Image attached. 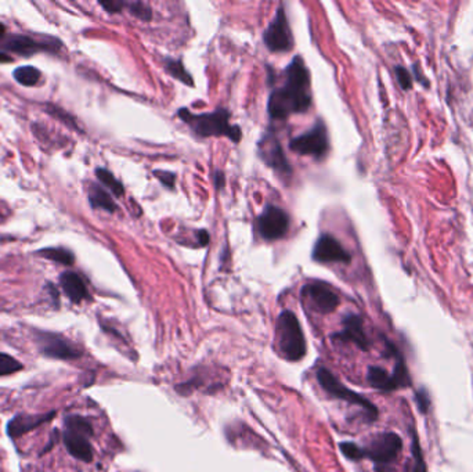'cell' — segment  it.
Listing matches in <instances>:
<instances>
[{"mask_svg": "<svg viewBox=\"0 0 473 472\" xmlns=\"http://www.w3.org/2000/svg\"><path fill=\"white\" fill-rule=\"evenodd\" d=\"M310 105V76L304 61L297 55L285 69L284 86L270 94L268 115L272 119H285L290 114L306 112Z\"/></svg>", "mask_w": 473, "mask_h": 472, "instance_id": "obj_1", "label": "cell"}, {"mask_svg": "<svg viewBox=\"0 0 473 472\" xmlns=\"http://www.w3.org/2000/svg\"><path fill=\"white\" fill-rule=\"evenodd\" d=\"M178 116L201 137L227 136L231 141L241 140L239 126L230 123V114L227 109H217L209 114H191L185 108L178 109Z\"/></svg>", "mask_w": 473, "mask_h": 472, "instance_id": "obj_2", "label": "cell"}, {"mask_svg": "<svg viewBox=\"0 0 473 472\" xmlns=\"http://www.w3.org/2000/svg\"><path fill=\"white\" fill-rule=\"evenodd\" d=\"M277 338L279 353L289 361H299L306 354V341L297 317L284 310L277 321Z\"/></svg>", "mask_w": 473, "mask_h": 472, "instance_id": "obj_3", "label": "cell"}, {"mask_svg": "<svg viewBox=\"0 0 473 472\" xmlns=\"http://www.w3.org/2000/svg\"><path fill=\"white\" fill-rule=\"evenodd\" d=\"M93 435L90 422L80 415H69L65 418L64 443L68 453L84 462L93 460V447L89 437Z\"/></svg>", "mask_w": 473, "mask_h": 472, "instance_id": "obj_4", "label": "cell"}, {"mask_svg": "<svg viewBox=\"0 0 473 472\" xmlns=\"http://www.w3.org/2000/svg\"><path fill=\"white\" fill-rule=\"evenodd\" d=\"M317 381L321 385V388L328 392L332 397H336L339 400H344L347 403L360 406L361 408H364L368 412L369 419H376L378 418V408L364 396H361L360 393L349 389L347 386H344L329 370L326 368H319L317 371Z\"/></svg>", "mask_w": 473, "mask_h": 472, "instance_id": "obj_5", "label": "cell"}, {"mask_svg": "<svg viewBox=\"0 0 473 472\" xmlns=\"http://www.w3.org/2000/svg\"><path fill=\"white\" fill-rule=\"evenodd\" d=\"M402 448L401 437L394 432H383L376 435L367 447H364V457L376 464V471L380 472L389 462L397 458Z\"/></svg>", "mask_w": 473, "mask_h": 472, "instance_id": "obj_6", "label": "cell"}, {"mask_svg": "<svg viewBox=\"0 0 473 472\" xmlns=\"http://www.w3.org/2000/svg\"><path fill=\"white\" fill-rule=\"evenodd\" d=\"M0 47L10 50L12 53L21 54L28 57L37 51H50L57 53L61 48V42L54 37H44L37 40L35 37L26 35H8L6 33L4 37L0 40Z\"/></svg>", "mask_w": 473, "mask_h": 472, "instance_id": "obj_7", "label": "cell"}, {"mask_svg": "<svg viewBox=\"0 0 473 472\" xmlns=\"http://www.w3.org/2000/svg\"><path fill=\"white\" fill-rule=\"evenodd\" d=\"M289 148L300 155H313L322 158L328 151V134L322 122H318L307 133L290 140Z\"/></svg>", "mask_w": 473, "mask_h": 472, "instance_id": "obj_8", "label": "cell"}, {"mask_svg": "<svg viewBox=\"0 0 473 472\" xmlns=\"http://www.w3.org/2000/svg\"><path fill=\"white\" fill-rule=\"evenodd\" d=\"M37 346L46 357L58 360H71L80 357V349L66 338L53 332H39L36 336Z\"/></svg>", "mask_w": 473, "mask_h": 472, "instance_id": "obj_9", "label": "cell"}, {"mask_svg": "<svg viewBox=\"0 0 473 472\" xmlns=\"http://www.w3.org/2000/svg\"><path fill=\"white\" fill-rule=\"evenodd\" d=\"M264 43L271 51H288L292 47V35L282 7L277 10L274 19L268 24L263 35Z\"/></svg>", "mask_w": 473, "mask_h": 472, "instance_id": "obj_10", "label": "cell"}, {"mask_svg": "<svg viewBox=\"0 0 473 472\" xmlns=\"http://www.w3.org/2000/svg\"><path fill=\"white\" fill-rule=\"evenodd\" d=\"M289 227L288 215L278 206H267L257 219V228L261 238L274 241L285 235Z\"/></svg>", "mask_w": 473, "mask_h": 472, "instance_id": "obj_11", "label": "cell"}, {"mask_svg": "<svg viewBox=\"0 0 473 472\" xmlns=\"http://www.w3.org/2000/svg\"><path fill=\"white\" fill-rule=\"evenodd\" d=\"M302 293L308 299L314 310L318 313H332L339 305L337 293L322 281H314L304 285Z\"/></svg>", "mask_w": 473, "mask_h": 472, "instance_id": "obj_12", "label": "cell"}, {"mask_svg": "<svg viewBox=\"0 0 473 472\" xmlns=\"http://www.w3.org/2000/svg\"><path fill=\"white\" fill-rule=\"evenodd\" d=\"M259 154L261 159L278 174L286 177L292 174V167L282 151V147L272 134H267L259 143Z\"/></svg>", "mask_w": 473, "mask_h": 472, "instance_id": "obj_13", "label": "cell"}, {"mask_svg": "<svg viewBox=\"0 0 473 472\" xmlns=\"http://www.w3.org/2000/svg\"><path fill=\"white\" fill-rule=\"evenodd\" d=\"M313 259L319 263H349L350 253L340 245V242L336 238L324 234L315 242V246L313 249Z\"/></svg>", "mask_w": 473, "mask_h": 472, "instance_id": "obj_14", "label": "cell"}, {"mask_svg": "<svg viewBox=\"0 0 473 472\" xmlns=\"http://www.w3.org/2000/svg\"><path fill=\"white\" fill-rule=\"evenodd\" d=\"M335 338L353 342L361 350H368L369 342L364 331L362 320L357 314H349L343 318V329L335 335Z\"/></svg>", "mask_w": 473, "mask_h": 472, "instance_id": "obj_15", "label": "cell"}, {"mask_svg": "<svg viewBox=\"0 0 473 472\" xmlns=\"http://www.w3.org/2000/svg\"><path fill=\"white\" fill-rule=\"evenodd\" d=\"M55 417V411L47 412V414H39V415H24L18 414L15 415L7 425V433L15 439L37 426H40L44 422L51 421Z\"/></svg>", "mask_w": 473, "mask_h": 472, "instance_id": "obj_16", "label": "cell"}, {"mask_svg": "<svg viewBox=\"0 0 473 472\" xmlns=\"http://www.w3.org/2000/svg\"><path fill=\"white\" fill-rule=\"evenodd\" d=\"M61 288L64 289L65 295L71 299L73 303H80L82 300L89 298L87 287L82 277L75 271H65L59 277Z\"/></svg>", "mask_w": 473, "mask_h": 472, "instance_id": "obj_17", "label": "cell"}, {"mask_svg": "<svg viewBox=\"0 0 473 472\" xmlns=\"http://www.w3.org/2000/svg\"><path fill=\"white\" fill-rule=\"evenodd\" d=\"M367 379H368V382H369V385L372 388H375L378 390H382V392H391V390L398 389L397 382H396L393 374H389L382 367L371 365L368 368Z\"/></svg>", "mask_w": 473, "mask_h": 472, "instance_id": "obj_18", "label": "cell"}, {"mask_svg": "<svg viewBox=\"0 0 473 472\" xmlns=\"http://www.w3.org/2000/svg\"><path fill=\"white\" fill-rule=\"evenodd\" d=\"M89 201L90 205L95 209H104L109 213L116 210V203L111 198V195L101 188L100 185H91L89 190Z\"/></svg>", "mask_w": 473, "mask_h": 472, "instance_id": "obj_19", "label": "cell"}, {"mask_svg": "<svg viewBox=\"0 0 473 472\" xmlns=\"http://www.w3.org/2000/svg\"><path fill=\"white\" fill-rule=\"evenodd\" d=\"M14 79L25 86V87H32L35 84L39 83L40 78H41V73L37 68L32 66V65H22V66H18L14 69Z\"/></svg>", "mask_w": 473, "mask_h": 472, "instance_id": "obj_20", "label": "cell"}, {"mask_svg": "<svg viewBox=\"0 0 473 472\" xmlns=\"http://www.w3.org/2000/svg\"><path fill=\"white\" fill-rule=\"evenodd\" d=\"M39 253H40V256L50 259V260H54L57 263H61L64 266H72L75 262L73 253L65 248H54V246L43 248L39 251Z\"/></svg>", "mask_w": 473, "mask_h": 472, "instance_id": "obj_21", "label": "cell"}, {"mask_svg": "<svg viewBox=\"0 0 473 472\" xmlns=\"http://www.w3.org/2000/svg\"><path fill=\"white\" fill-rule=\"evenodd\" d=\"M95 176H97V179H98L108 190H111L116 197H122V195H123L124 190H123L122 183H120L109 170H106V169H104V167H98V169H95Z\"/></svg>", "mask_w": 473, "mask_h": 472, "instance_id": "obj_22", "label": "cell"}, {"mask_svg": "<svg viewBox=\"0 0 473 472\" xmlns=\"http://www.w3.org/2000/svg\"><path fill=\"white\" fill-rule=\"evenodd\" d=\"M165 68H166V71H167L171 76H174L177 80L183 82L184 84H187V86H192V84H194V80H192L191 75L185 71V68H184V65L181 64V61L167 58V60L165 61Z\"/></svg>", "mask_w": 473, "mask_h": 472, "instance_id": "obj_23", "label": "cell"}, {"mask_svg": "<svg viewBox=\"0 0 473 472\" xmlns=\"http://www.w3.org/2000/svg\"><path fill=\"white\" fill-rule=\"evenodd\" d=\"M411 453L414 457V466H412V472H427L426 469V462L423 458V453L420 448V443H419V437L415 432V429H411Z\"/></svg>", "mask_w": 473, "mask_h": 472, "instance_id": "obj_24", "label": "cell"}, {"mask_svg": "<svg viewBox=\"0 0 473 472\" xmlns=\"http://www.w3.org/2000/svg\"><path fill=\"white\" fill-rule=\"evenodd\" d=\"M22 367L24 365L15 357L0 352V376L14 374V372L22 370Z\"/></svg>", "mask_w": 473, "mask_h": 472, "instance_id": "obj_25", "label": "cell"}, {"mask_svg": "<svg viewBox=\"0 0 473 472\" xmlns=\"http://www.w3.org/2000/svg\"><path fill=\"white\" fill-rule=\"evenodd\" d=\"M339 447H340V451L343 453V455L347 457L349 460L358 461V460L364 458V450L361 447H358L355 443L343 442V443H340Z\"/></svg>", "mask_w": 473, "mask_h": 472, "instance_id": "obj_26", "label": "cell"}, {"mask_svg": "<svg viewBox=\"0 0 473 472\" xmlns=\"http://www.w3.org/2000/svg\"><path fill=\"white\" fill-rule=\"evenodd\" d=\"M127 6H129L130 12H131L134 17H137V18H140V19H142V21H149V19H151L152 11H151V8H149L148 4L142 3V1H134V3H130V4H127Z\"/></svg>", "mask_w": 473, "mask_h": 472, "instance_id": "obj_27", "label": "cell"}, {"mask_svg": "<svg viewBox=\"0 0 473 472\" xmlns=\"http://www.w3.org/2000/svg\"><path fill=\"white\" fill-rule=\"evenodd\" d=\"M415 399H416V404H418V410L422 412V414H426L429 407H430V396L427 393V390L425 388H420L416 394H415Z\"/></svg>", "mask_w": 473, "mask_h": 472, "instance_id": "obj_28", "label": "cell"}, {"mask_svg": "<svg viewBox=\"0 0 473 472\" xmlns=\"http://www.w3.org/2000/svg\"><path fill=\"white\" fill-rule=\"evenodd\" d=\"M154 174L156 176V179L166 185L167 188H174V181H176V176L170 172H165V170H154Z\"/></svg>", "mask_w": 473, "mask_h": 472, "instance_id": "obj_29", "label": "cell"}, {"mask_svg": "<svg viewBox=\"0 0 473 472\" xmlns=\"http://www.w3.org/2000/svg\"><path fill=\"white\" fill-rule=\"evenodd\" d=\"M396 73H397V79H398L400 86H401L404 90H408V89L411 87V84H412V79H411L408 71L404 69V68H401V66H397V68H396Z\"/></svg>", "mask_w": 473, "mask_h": 472, "instance_id": "obj_30", "label": "cell"}, {"mask_svg": "<svg viewBox=\"0 0 473 472\" xmlns=\"http://www.w3.org/2000/svg\"><path fill=\"white\" fill-rule=\"evenodd\" d=\"M100 6L109 14H116L120 12L122 8L126 6L124 1H118V0H109V1H100Z\"/></svg>", "mask_w": 473, "mask_h": 472, "instance_id": "obj_31", "label": "cell"}, {"mask_svg": "<svg viewBox=\"0 0 473 472\" xmlns=\"http://www.w3.org/2000/svg\"><path fill=\"white\" fill-rule=\"evenodd\" d=\"M196 237H198V244L201 246H203V245H206L209 242V234H207L206 230H199L196 233Z\"/></svg>", "mask_w": 473, "mask_h": 472, "instance_id": "obj_32", "label": "cell"}, {"mask_svg": "<svg viewBox=\"0 0 473 472\" xmlns=\"http://www.w3.org/2000/svg\"><path fill=\"white\" fill-rule=\"evenodd\" d=\"M214 184H216V187L219 190L224 185V176H223L221 172H216V174H214Z\"/></svg>", "mask_w": 473, "mask_h": 472, "instance_id": "obj_33", "label": "cell"}, {"mask_svg": "<svg viewBox=\"0 0 473 472\" xmlns=\"http://www.w3.org/2000/svg\"><path fill=\"white\" fill-rule=\"evenodd\" d=\"M10 61H12V58L7 53L0 51V62H10Z\"/></svg>", "mask_w": 473, "mask_h": 472, "instance_id": "obj_34", "label": "cell"}, {"mask_svg": "<svg viewBox=\"0 0 473 472\" xmlns=\"http://www.w3.org/2000/svg\"><path fill=\"white\" fill-rule=\"evenodd\" d=\"M7 33V29H6V26L0 22V40L4 37V35Z\"/></svg>", "mask_w": 473, "mask_h": 472, "instance_id": "obj_35", "label": "cell"}]
</instances>
